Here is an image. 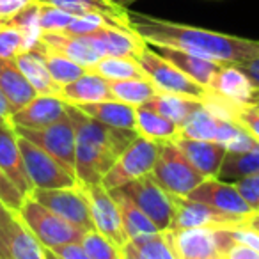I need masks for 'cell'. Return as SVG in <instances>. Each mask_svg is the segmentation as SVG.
I'll list each match as a JSON object with an SVG mask.
<instances>
[{
    "label": "cell",
    "instance_id": "1",
    "mask_svg": "<svg viewBox=\"0 0 259 259\" xmlns=\"http://www.w3.org/2000/svg\"><path fill=\"white\" fill-rule=\"evenodd\" d=\"M128 20L130 27L149 45L181 48L217 64L240 66L259 59V41L255 39L169 22L137 11H128Z\"/></svg>",
    "mask_w": 259,
    "mask_h": 259
},
{
    "label": "cell",
    "instance_id": "2",
    "mask_svg": "<svg viewBox=\"0 0 259 259\" xmlns=\"http://www.w3.org/2000/svg\"><path fill=\"white\" fill-rule=\"evenodd\" d=\"M68 114L75 128V176L78 185L101 183L117 156L137 137L134 130L114 128L87 115L68 103Z\"/></svg>",
    "mask_w": 259,
    "mask_h": 259
},
{
    "label": "cell",
    "instance_id": "3",
    "mask_svg": "<svg viewBox=\"0 0 259 259\" xmlns=\"http://www.w3.org/2000/svg\"><path fill=\"white\" fill-rule=\"evenodd\" d=\"M176 259H227L236 243L229 226L167 229Z\"/></svg>",
    "mask_w": 259,
    "mask_h": 259
},
{
    "label": "cell",
    "instance_id": "4",
    "mask_svg": "<svg viewBox=\"0 0 259 259\" xmlns=\"http://www.w3.org/2000/svg\"><path fill=\"white\" fill-rule=\"evenodd\" d=\"M162 142L163 141H153L144 135H137L117 156L107 174L101 178V185L107 190H114V188L126 185L128 181L149 174L160 155Z\"/></svg>",
    "mask_w": 259,
    "mask_h": 259
},
{
    "label": "cell",
    "instance_id": "5",
    "mask_svg": "<svg viewBox=\"0 0 259 259\" xmlns=\"http://www.w3.org/2000/svg\"><path fill=\"white\" fill-rule=\"evenodd\" d=\"M151 176L170 195L187 197L206 178L190 163L180 146L174 141H163L160 155L151 170Z\"/></svg>",
    "mask_w": 259,
    "mask_h": 259
},
{
    "label": "cell",
    "instance_id": "6",
    "mask_svg": "<svg viewBox=\"0 0 259 259\" xmlns=\"http://www.w3.org/2000/svg\"><path fill=\"white\" fill-rule=\"evenodd\" d=\"M16 213L47 248L54 247V245L68 243V241H82V236L85 234L83 229L59 217L57 213L48 209L47 206L37 202L30 195L25 197L23 204Z\"/></svg>",
    "mask_w": 259,
    "mask_h": 259
},
{
    "label": "cell",
    "instance_id": "7",
    "mask_svg": "<svg viewBox=\"0 0 259 259\" xmlns=\"http://www.w3.org/2000/svg\"><path fill=\"white\" fill-rule=\"evenodd\" d=\"M137 61L144 69L146 76L155 83L156 91H160V93L183 94V96L201 100L208 91V87H202L201 83L185 75L181 69H178L170 61L156 54L149 45H146L144 50L139 54Z\"/></svg>",
    "mask_w": 259,
    "mask_h": 259
},
{
    "label": "cell",
    "instance_id": "8",
    "mask_svg": "<svg viewBox=\"0 0 259 259\" xmlns=\"http://www.w3.org/2000/svg\"><path fill=\"white\" fill-rule=\"evenodd\" d=\"M18 144L27 174H29L34 188H66L78 185L75 174L66 169L57 158H54L43 148L30 142L29 139L20 137V135Z\"/></svg>",
    "mask_w": 259,
    "mask_h": 259
},
{
    "label": "cell",
    "instance_id": "9",
    "mask_svg": "<svg viewBox=\"0 0 259 259\" xmlns=\"http://www.w3.org/2000/svg\"><path fill=\"white\" fill-rule=\"evenodd\" d=\"M30 197L36 199L48 209L57 213L68 222L75 224L83 231H93L94 222L87 192L82 185L66 188H34Z\"/></svg>",
    "mask_w": 259,
    "mask_h": 259
},
{
    "label": "cell",
    "instance_id": "10",
    "mask_svg": "<svg viewBox=\"0 0 259 259\" xmlns=\"http://www.w3.org/2000/svg\"><path fill=\"white\" fill-rule=\"evenodd\" d=\"M119 190L130 197L149 219L155 222L160 231H165L170 227L174 213V199L167 190H163L158 181L149 174L137 178L134 181H128L126 185L119 187Z\"/></svg>",
    "mask_w": 259,
    "mask_h": 259
},
{
    "label": "cell",
    "instance_id": "11",
    "mask_svg": "<svg viewBox=\"0 0 259 259\" xmlns=\"http://www.w3.org/2000/svg\"><path fill=\"white\" fill-rule=\"evenodd\" d=\"M15 130L20 137L29 139L30 142L43 148L54 158H57L66 169L75 174V128H73L69 114L45 128L15 126Z\"/></svg>",
    "mask_w": 259,
    "mask_h": 259
},
{
    "label": "cell",
    "instance_id": "12",
    "mask_svg": "<svg viewBox=\"0 0 259 259\" xmlns=\"http://www.w3.org/2000/svg\"><path fill=\"white\" fill-rule=\"evenodd\" d=\"M83 188H85L87 197H89L94 229L105 234L108 240H112L121 248L128 241V234H126L124 226H122L117 202L114 201L110 190H107L101 183L89 185V187Z\"/></svg>",
    "mask_w": 259,
    "mask_h": 259
},
{
    "label": "cell",
    "instance_id": "13",
    "mask_svg": "<svg viewBox=\"0 0 259 259\" xmlns=\"http://www.w3.org/2000/svg\"><path fill=\"white\" fill-rule=\"evenodd\" d=\"M0 259H48L47 247L34 236L16 211L4 226H0Z\"/></svg>",
    "mask_w": 259,
    "mask_h": 259
},
{
    "label": "cell",
    "instance_id": "14",
    "mask_svg": "<svg viewBox=\"0 0 259 259\" xmlns=\"http://www.w3.org/2000/svg\"><path fill=\"white\" fill-rule=\"evenodd\" d=\"M187 197L192 199V201L206 202V204L213 206L220 211L243 217V219H248L255 213L247 204V201L241 197V194L238 192L236 185L233 181H224L219 180V178H206Z\"/></svg>",
    "mask_w": 259,
    "mask_h": 259
},
{
    "label": "cell",
    "instance_id": "15",
    "mask_svg": "<svg viewBox=\"0 0 259 259\" xmlns=\"http://www.w3.org/2000/svg\"><path fill=\"white\" fill-rule=\"evenodd\" d=\"M174 213L169 229H187V227H202V226H233L243 222V217L231 215L220 211L206 202L192 201L183 195H172Z\"/></svg>",
    "mask_w": 259,
    "mask_h": 259
},
{
    "label": "cell",
    "instance_id": "16",
    "mask_svg": "<svg viewBox=\"0 0 259 259\" xmlns=\"http://www.w3.org/2000/svg\"><path fill=\"white\" fill-rule=\"evenodd\" d=\"M241 124L236 121L222 119L209 112L206 107H199L190 114V117L180 126V135L197 141H213L227 146L240 132Z\"/></svg>",
    "mask_w": 259,
    "mask_h": 259
},
{
    "label": "cell",
    "instance_id": "17",
    "mask_svg": "<svg viewBox=\"0 0 259 259\" xmlns=\"http://www.w3.org/2000/svg\"><path fill=\"white\" fill-rule=\"evenodd\" d=\"M85 37L101 57L103 55H119V57L137 59L139 54L148 45L132 27L122 25H105Z\"/></svg>",
    "mask_w": 259,
    "mask_h": 259
},
{
    "label": "cell",
    "instance_id": "18",
    "mask_svg": "<svg viewBox=\"0 0 259 259\" xmlns=\"http://www.w3.org/2000/svg\"><path fill=\"white\" fill-rule=\"evenodd\" d=\"M68 114V103L54 94H36L25 107L13 114L15 126L45 128Z\"/></svg>",
    "mask_w": 259,
    "mask_h": 259
},
{
    "label": "cell",
    "instance_id": "19",
    "mask_svg": "<svg viewBox=\"0 0 259 259\" xmlns=\"http://www.w3.org/2000/svg\"><path fill=\"white\" fill-rule=\"evenodd\" d=\"M0 169L8 174L9 180L18 187V190L25 197L32 194L34 187L23 163L15 126H0Z\"/></svg>",
    "mask_w": 259,
    "mask_h": 259
},
{
    "label": "cell",
    "instance_id": "20",
    "mask_svg": "<svg viewBox=\"0 0 259 259\" xmlns=\"http://www.w3.org/2000/svg\"><path fill=\"white\" fill-rule=\"evenodd\" d=\"M170 141H174L180 146V149L185 153V156L190 160V163L202 176L217 178L220 165H222V160L227 153L226 146L220 144V142L197 141V139L181 137V135H176Z\"/></svg>",
    "mask_w": 259,
    "mask_h": 259
},
{
    "label": "cell",
    "instance_id": "21",
    "mask_svg": "<svg viewBox=\"0 0 259 259\" xmlns=\"http://www.w3.org/2000/svg\"><path fill=\"white\" fill-rule=\"evenodd\" d=\"M149 45V43H148ZM156 54H160L163 59L170 61L178 69L185 73L187 76H190L192 80H195L197 83H201L202 87H209L215 73L219 71V68L222 64H217L208 59H202L199 55H194L190 52H185L181 48L167 47V45H149Z\"/></svg>",
    "mask_w": 259,
    "mask_h": 259
},
{
    "label": "cell",
    "instance_id": "22",
    "mask_svg": "<svg viewBox=\"0 0 259 259\" xmlns=\"http://www.w3.org/2000/svg\"><path fill=\"white\" fill-rule=\"evenodd\" d=\"M208 89L238 105L250 103L255 93V85L248 75L236 64H222L215 73Z\"/></svg>",
    "mask_w": 259,
    "mask_h": 259
},
{
    "label": "cell",
    "instance_id": "23",
    "mask_svg": "<svg viewBox=\"0 0 259 259\" xmlns=\"http://www.w3.org/2000/svg\"><path fill=\"white\" fill-rule=\"evenodd\" d=\"M59 98H62L69 105H87L114 100V94H112L108 80L93 71H85L76 80L62 85L59 91Z\"/></svg>",
    "mask_w": 259,
    "mask_h": 259
},
{
    "label": "cell",
    "instance_id": "24",
    "mask_svg": "<svg viewBox=\"0 0 259 259\" xmlns=\"http://www.w3.org/2000/svg\"><path fill=\"white\" fill-rule=\"evenodd\" d=\"M41 43H45L47 47L64 54L71 61L78 62L87 71L101 57L85 36H75V34H68V32H43Z\"/></svg>",
    "mask_w": 259,
    "mask_h": 259
},
{
    "label": "cell",
    "instance_id": "25",
    "mask_svg": "<svg viewBox=\"0 0 259 259\" xmlns=\"http://www.w3.org/2000/svg\"><path fill=\"white\" fill-rule=\"evenodd\" d=\"M122 259H176L165 231L128 238L121 247Z\"/></svg>",
    "mask_w": 259,
    "mask_h": 259
},
{
    "label": "cell",
    "instance_id": "26",
    "mask_svg": "<svg viewBox=\"0 0 259 259\" xmlns=\"http://www.w3.org/2000/svg\"><path fill=\"white\" fill-rule=\"evenodd\" d=\"M0 91L9 100L13 114L16 110H20L22 107H25L37 94L34 91V87L29 83V80L20 71L16 62L11 61V59H2V57H0Z\"/></svg>",
    "mask_w": 259,
    "mask_h": 259
},
{
    "label": "cell",
    "instance_id": "27",
    "mask_svg": "<svg viewBox=\"0 0 259 259\" xmlns=\"http://www.w3.org/2000/svg\"><path fill=\"white\" fill-rule=\"evenodd\" d=\"M15 62L37 94H54V96H59L61 85L52 78L47 62H45L43 55L39 52L25 50L16 55Z\"/></svg>",
    "mask_w": 259,
    "mask_h": 259
},
{
    "label": "cell",
    "instance_id": "28",
    "mask_svg": "<svg viewBox=\"0 0 259 259\" xmlns=\"http://www.w3.org/2000/svg\"><path fill=\"white\" fill-rule=\"evenodd\" d=\"M87 115L98 119L114 128L122 130H134L137 132V119H135V107L126 105L117 100H105L98 103H87V105H75ZM139 134V132H137Z\"/></svg>",
    "mask_w": 259,
    "mask_h": 259
},
{
    "label": "cell",
    "instance_id": "29",
    "mask_svg": "<svg viewBox=\"0 0 259 259\" xmlns=\"http://www.w3.org/2000/svg\"><path fill=\"white\" fill-rule=\"evenodd\" d=\"M146 107L153 108L155 112H158L160 115L174 121L178 126H181L194 110H197L202 105V101L199 98L192 96H183V94H172V93H160L156 91L148 101Z\"/></svg>",
    "mask_w": 259,
    "mask_h": 259
},
{
    "label": "cell",
    "instance_id": "30",
    "mask_svg": "<svg viewBox=\"0 0 259 259\" xmlns=\"http://www.w3.org/2000/svg\"><path fill=\"white\" fill-rule=\"evenodd\" d=\"M39 4H48L61 8L71 15H87V13H98L107 18L117 22L119 25L130 27L128 11L124 6L114 4L110 0H36Z\"/></svg>",
    "mask_w": 259,
    "mask_h": 259
},
{
    "label": "cell",
    "instance_id": "31",
    "mask_svg": "<svg viewBox=\"0 0 259 259\" xmlns=\"http://www.w3.org/2000/svg\"><path fill=\"white\" fill-rule=\"evenodd\" d=\"M110 194H112V197H114V201L117 202L122 226H124V231H126V234H128V238H135V236H141V234H149V233L160 231L158 227L155 226V222H153L132 199L126 197L119 188L110 190Z\"/></svg>",
    "mask_w": 259,
    "mask_h": 259
},
{
    "label": "cell",
    "instance_id": "32",
    "mask_svg": "<svg viewBox=\"0 0 259 259\" xmlns=\"http://www.w3.org/2000/svg\"><path fill=\"white\" fill-rule=\"evenodd\" d=\"M135 119H137L139 135H144L153 141H170L180 135V126L176 122L160 115L146 105L135 107Z\"/></svg>",
    "mask_w": 259,
    "mask_h": 259
},
{
    "label": "cell",
    "instance_id": "33",
    "mask_svg": "<svg viewBox=\"0 0 259 259\" xmlns=\"http://www.w3.org/2000/svg\"><path fill=\"white\" fill-rule=\"evenodd\" d=\"M105 80H128V78H148L135 57H119V55H103L89 69Z\"/></svg>",
    "mask_w": 259,
    "mask_h": 259
},
{
    "label": "cell",
    "instance_id": "34",
    "mask_svg": "<svg viewBox=\"0 0 259 259\" xmlns=\"http://www.w3.org/2000/svg\"><path fill=\"white\" fill-rule=\"evenodd\" d=\"M259 172V146L248 151H227L217 178L224 181H236L248 174Z\"/></svg>",
    "mask_w": 259,
    "mask_h": 259
},
{
    "label": "cell",
    "instance_id": "35",
    "mask_svg": "<svg viewBox=\"0 0 259 259\" xmlns=\"http://www.w3.org/2000/svg\"><path fill=\"white\" fill-rule=\"evenodd\" d=\"M34 50H37L41 55H43L52 78H54L61 87L69 82H73V80H76L78 76H82L83 73L87 71V69L83 68V66H80L78 62L71 61V59L66 57L64 54L47 47L45 43H39L37 48H34Z\"/></svg>",
    "mask_w": 259,
    "mask_h": 259
},
{
    "label": "cell",
    "instance_id": "36",
    "mask_svg": "<svg viewBox=\"0 0 259 259\" xmlns=\"http://www.w3.org/2000/svg\"><path fill=\"white\" fill-rule=\"evenodd\" d=\"M110 89L112 94H114V100L132 105V107H141L156 93L155 83L149 78L112 80Z\"/></svg>",
    "mask_w": 259,
    "mask_h": 259
},
{
    "label": "cell",
    "instance_id": "37",
    "mask_svg": "<svg viewBox=\"0 0 259 259\" xmlns=\"http://www.w3.org/2000/svg\"><path fill=\"white\" fill-rule=\"evenodd\" d=\"M9 25H15L16 29L22 32L23 36V52L34 50L37 45L41 43V36H43V29L39 25V2L34 0L32 4L23 8L20 13H16L13 18H9Z\"/></svg>",
    "mask_w": 259,
    "mask_h": 259
},
{
    "label": "cell",
    "instance_id": "38",
    "mask_svg": "<svg viewBox=\"0 0 259 259\" xmlns=\"http://www.w3.org/2000/svg\"><path fill=\"white\" fill-rule=\"evenodd\" d=\"M80 243L85 250L87 259H122L121 248L96 229L85 231Z\"/></svg>",
    "mask_w": 259,
    "mask_h": 259
},
{
    "label": "cell",
    "instance_id": "39",
    "mask_svg": "<svg viewBox=\"0 0 259 259\" xmlns=\"http://www.w3.org/2000/svg\"><path fill=\"white\" fill-rule=\"evenodd\" d=\"M75 15L61 8L48 4H39V25L43 32H64Z\"/></svg>",
    "mask_w": 259,
    "mask_h": 259
},
{
    "label": "cell",
    "instance_id": "40",
    "mask_svg": "<svg viewBox=\"0 0 259 259\" xmlns=\"http://www.w3.org/2000/svg\"><path fill=\"white\" fill-rule=\"evenodd\" d=\"M23 52V36L15 25L4 23L0 27V57L15 61Z\"/></svg>",
    "mask_w": 259,
    "mask_h": 259
},
{
    "label": "cell",
    "instance_id": "41",
    "mask_svg": "<svg viewBox=\"0 0 259 259\" xmlns=\"http://www.w3.org/2000/svg\"><path fill=\"white\" fill-rule=\"evenodd\" d=\"M234 185H236L241 197L247 201V204L254 211H259V172L240 178V180L234 181Z\"/></svg>",
    "mask_w": 259,
    "mask_h": 259
},
{
    "label": "cell",
    "instance_id": "42",
    "mask_svg": "<svg viewBox=\"0 0 259 259\" xmlns=\"http://www.w3.org/2000/svg\"><path fill=\"white\" fill-rule=\"evenodd\" d=\"M0 199L4 201V204L8 208H11L13 211H18L20 206L25 201V195L18 190L15 183L8 178V174L0 169Z\"/></svg>",
    "mask_w": 259,
    "mask_h": 259
},
{
    "label": "cell",
    "instance_id": "43",
    "mask_svg": "<svg viewBox=\"0 0 259 259\" xmlns=\"http://www.w3.org/2000/svg\"><path fill=\"white\" fill-rule=\"evenodd\" d=\"M234 121L248 130L254 137L259 139V108L252 103L238 105L234 110Z\"/></svg>",
    "mask_w": 259,
    "mask_h": 259
},
{
    "label": "cell",
    "instance_id": "44",
    "mask_svg": "<svg viewBox=\"0 0 259 259\" xmlns=\"http://www.w3.org/2000/svg\"><path fill=\"white\" fill-rule=\"evenodd\" d=\"M229 229L238 243H243V245H247V247L254 248L255 252H259V229H255L252 224L243 220V222L229 226Z\"/></svg>",
    "mask_w": 259,
    "mask_h": 259
},
{
    "label": "cell",
    "instance_id": "45",
    "mask_svg": "<svg viewBox=\"0 0 259 259\" xmlns=\"http://www.w3.org/2000/svg\"><path fill=\"white\" fill-rule=\"evenodd\" d=\"M47 254L48 257L55 259H87V254L80 241H68V243L54 245V247L47 248Z\"/></svg>",
    "mask_w": 259,
    "mask_h": 259
},
{
    "label": "cell",
    "instance_id": "46",
    "mask_svg": "<svg viewBox=\"0 0 259 259\" xmlns=\"http://www.w3.org/2000/svg\"><path fill=\"white\" fill-rule=\"evenodd\" d=\"M32 2L34 0H0V22H8Z\"/></svg>",
    "mask_w": 259,
    "mask_h": 259
},
{
    "label": "cell",
    "instance_id": "47",
    "mask_svg": "<svg viewBox=\"0 0 259 259\" xmlns=\"http://www.w3.org/2000/svg\"><path fill=\"white\" fill-rule=\"evenodd\" d=\"M227 259H259V252L236 241L229 250V254H227Z\"/></svg>",
    "mask_w": 259,
    "mask_h": 259
},
{
    "label": "cell",
    "instance_id": "48",
    "mask_svg": "<svg viewBox=\"0 0 259 259\" xmlns=\"http://www.w3.org/2000/svg\"><path fill=\"white\" fill-rule=\"evenodd\" d=\"M0 126H15V122H13V108L2 91H0Z\"/></svg>",
    "mask_w": 259,
    "mask_h": 259
},
{
    "label": "cell",
    "instance_id": "49",
    "mask_svg": "<svg viewBox=\"0 0 259 259\" xmlns=\"http://www.w3.org/2000/svg\"><path fill=\"white\" fill-rule=\"evenodd\" d=\"M240 68L248 75V78L252 80L255 89H259V59H254V61H250V62L240 64Z\"/></svg>",
    "mask_w": 259,
    "mask_h": 259
},
{
    "label": "cell",
    "instance_id": "50",
    "mask_svg": "<svg viewBox=\"0 0 259 259\" xmlns=\"http://www.w3.org/2000/svg\"><path fill=\"white\" fill-rule=\"evenodd\" d=\"M13 215H15V211H13L11 208H8V206L4 204V201L0 199V226H4Z\"/></svg>",
    "mask_w": 259,
    "mask_h": 259
},
{
    "label": "cell",
    "instance_id": "51",
    "mask_svg": "<svg viewBox=\"0 0 259 259\" xmlns=\"http://www.w3.org/2000/svg\"><path fill=\"white\" fill-rule=\"evenodd\" d=\"M247 222H248V224H252V226H254L255 229H259V211H255L252 217H248Z\"/></svg>",
    "mask_w": 259,
    "mask_h": 259
},
{
    "label": "cell",
    "instance_id": "52",
    "mask_svg": "<svg viewBox=\"0 0 259 259\" xmlns=\"http://www.w3.org/2000/svg\"><path fill=\"white\" fill-rule=\"evenodd\" d=\"M250 103H252V105H255V107L259 108V89H255V93H254V96H252Z\"/></svg>",
    "mask_w": 259,
    "mask_h": 259
},
{
    "label": "cell",
    "instance_id": "53",
    "mask_svg": "<svg viewBox=\"0 0 259 259\" xmlns=\"http://www.w3.org/2000/svg\"><path fill=\"white\" fill-rule=\"evenodd\" d=\"M110 2L119 4V6H128V4H132V2H135V0H110Z\"/></svg>",
    "mask_w": 259,
    "mask_h": 259
},
{
    "label": "cell",
    "instance_id": "54",
    "mask_svg": "<svg viewBox=\"0 0 259 259\" xmlns=\"http://www.w3.org/2000/svg\"><path fill=\"white\" fill-rule=\"evenodd\" d=\"M2 25H4V22H0V27H2Z\"/></svg>",
    "mask_w": 259,
    "mask_h": 259
}]
</instances>
